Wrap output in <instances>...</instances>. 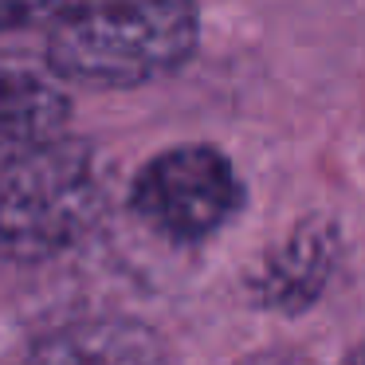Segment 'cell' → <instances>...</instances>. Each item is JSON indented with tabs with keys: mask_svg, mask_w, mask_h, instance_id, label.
Here are the masks:
<instances>
[{
	"mask_svg": "<svg viewBox=\"0 0 365 365\" xmlns=\"http://www.w3.org/2000/svg\"><path fill=\"white\" fill-rule=\"evenodd\" d=\"M197 0H79L48 32V67L95 91L142 87L197 51Z\"/></svg>",
	"mask_w": 365,
	"mask_h": 365,
	"instance_id": "obj_1",
	"label": "cell"
},
{
	"mask_svg": "<svg viewBox=\"0 0 365 365\" xmlns=\"http://www.w3.org/2000/svg\"><path fill=\"white\" fill-rule=\"evenodd\" d=\"M103 205V169L87 142L59 134L12 153L0 169V252L51 259L95 228Z\"/></svg>",
	"mask_w": 365,
	"mask_h": 365,
	"instance_id": "obj_2",
	"label": "cell"
},
{
	"mask_svg": "<svg viewBox=\"0 0 365 365\" xmlns=\"http://www.w3.org/2000/svg\"><path fill=\"white\" fill-rule=\"evenodd\" d=\"M130 200L158 236L197 244L236 212L240 177L212 145H173L142 165Z\"/></svg>",
	"mask_w": 365,
	"mask_h": 365,
	"instance_id": "obj_3",
	"label": "cell"
},
{
	"mask_svg": "<svg viewBox=\"0 0 365 365\" xmlns=\"http://www.w3.org/2000/svg\"><path fill=\"white\" fill-rule=\"evenodd\" d=\"M71 118L63 79L40 71L20 59H0V153L12 158L20 150L59 138Z\"/></svg>",
	"mask_w": 365,
	"mask_h": 365,
	"instance_id": "obj_4",
	"label": "cell"
},
{
	"mask_svg": "<svg viewBox=\"0 0 365 365\" xmlns=\"http://www.w3.org/2000/svg\"><path fill=\"white\" fill-rule=\"evenodd\" d=\"M28 365H169L165 341L130 318H91L48 334Z\"/></svg>",
	"mask_w": 365,
	"mask_h": 365,
	"instance_id": "obj_5",
	"label": "cell"
},
{
	"mask_svg": "<svg viewBox=\"0 0 365 365\" xmlns=\"http://www.w3.org/2000/svg\"><path fill=\"white\" fill-rule=\"evenodd\" d=\"M334 255H338L334 228H326V224L299 228L275 255H267L259 279H255V294L279 310L307 307L330 279Z\"/></svg>",
	"mask_w": 365,
	"mask_h": 365,
	"instance_id": "obj_6",
	"label": "cell"
},
{
	"mask_svg": "<svg viewBox=\"0 0 365 365\" xmlns=\"http://www.w3.org/2000/svg\"><path fill=\"white\" fill-rule=\"evenodd\" d=\"M79 0H0V32H20V28H40V24L51 28Z\"/></svg>",
	"mask_w": 365,
	"mask_h": 365,
	"instance_id": "obj_7",
	"label": "cell"
},
{
	"mask_svg": "<svg viewBox=\"0 0 365 365\" xmlns=\"http://www.w3.org/2000/svg\"><path fill=\"white\" fill-rule=\"evenodd\" d=\"M240 365H310V361H302L299 354H255Z\"/></svg>",
	"mask_w": 365,
	"mask_h": 365,
	"instance_id": "obj_8",
	"label": "cell"
},
{
	"mask_svg": "<svg viewBox=\"0 0 365 365\" xmlns=\"http://www.w3.org/2000/svg\"><path fill=\"white\" fill-rule=\"evenodd\" d=\"M341 365H365V346H357L354 354H346V361Z\"/></svg>",
	"mask_w": 365,
	"mask_h": 365,
	"instance_id": "obj_9",
	"label": "cell"
}]
</instances>
